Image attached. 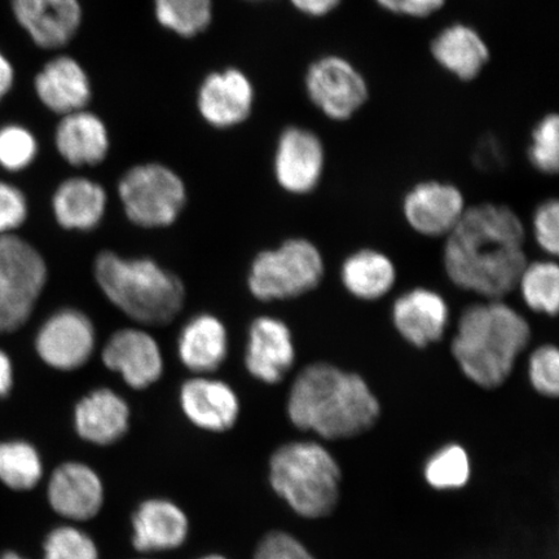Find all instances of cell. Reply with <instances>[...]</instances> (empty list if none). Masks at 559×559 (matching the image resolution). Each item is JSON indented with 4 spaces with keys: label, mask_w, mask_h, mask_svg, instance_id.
Instances as JSON below:
<instances>
[{
    "label": "cell",
    "mask_w": 559,
    "mask_h": 559,
    "mask_svg": "<svg viewBox=\"0 0 559 559\" xmlns=\"http://www.w3.org/2000/svg\"><path fill=\"white\" fill-rule=\"evenodd\" d=\"M515 290L530 311L555 318L559 309V267L555 258L527 262Z\"/></svg>",
    "instance_id": "obj_28"
},
{
    "label": "cell",
    "mask_w": 559,
    "mask_h": 559,
    "mask_svg": "<svg viewBox=\"0 0 559 559\" xmlns=\"http://www.w3.org/2000/svg\"><path fill=\"white\" fill-rule=\"evenodd\" d=\"M533 338L528 320L504 299H481L461 312L451 354L477 386L493 390L512 376Z\"/></svg>",
    "instance_id": "obj_3"
},
{
    "label": "cell",
    "mask_w": 559,
    "mask_h": 559,
    "mask_svg": "<svg viewBox=\"0 0 559 559\" xmlns=\"http://www.w3.org/2000/svg\"><path fill=\"white\" fill-rule=\"evenodd\" d=\"M527 157L531 166L547 177L559 170V118L545 115L531 132Z\"/></svg>",
    "instance_id": "obj_32"
},
{
    "label": "cell",
    "mask_w": 559,
    "mask_h": 559,
    "mask_svg": "<svg viewBox=\"0 0 559 559\" xmlns=\"http://www.w3.org/2000/svg\"><path fill=\"white\" fill-rule=\"evenodd\" d=\"M47 498L56 513L73 521H87L100 512L104 488L99 475L91 467L67 463L52 474Z\"/></svg>",
    "instance_id": "obj_21"
},
{
    "label": "cell",
    "mask_w": 559,
    "mask_h": 559,
    "mask_svg": "<svg viewBox=\"0 0 559 559\" xmlns=\"http://www.w3.org/2000/svg\"><path fill=\"white\" fill-rule=\"evenodd\" d=\"M403 215L416 234L430 239L449 236L466 212L463 191L449 181L424 180L403 199Z\"/></svg>",
    "instance_id": "obj_11"
},
{
    "label": "cell",
    "mask_w": 559,
    "mask_h": 559,
    "mask_svg": "<svg viewBox=\"0 0 559 559\" xmlns=\"http://www.w3.org/2000/svg\"><path fill=\"white\" fill-rule=\"evenodd\" d=\"M288 415L300 430L340 440L372 429L380 418L381 404L360 374L317 361L300 370L293 381Z\"/></svg>",
    "instance_id": "obj_2"
},
{
    "label": "cell",
    "mask_w": 559,
    "mask_h": 559,
    "mask_svg": "<svg viewBox=\"0 0 559 559\" xmlns=\"http://www.w3.org/2000/svg\"><path fill=\"white\" fill-rule=\"evenodd\" d=\"M45 559H99L91 537L74 527H58L45 542Z\"/></svg>",
    "instance_id": "obj_35"
},
{
    "label": "cell",
    "mask_w": 559,
    "mask_h": 559,
    "mask_svg": "<svg viewBox=\"0 0 559 559\" xmlns=\"http://www.w3.org/2000/svg\"><path fill=\"white\" fill-rule=\"evenodd\" d=\"M16 72L9 58L0 50V103L9 95L15 85Z\"/></svg>",
    "instance_id": "obj_42"
},
{
    "label": "cell",
    "mask_w": 559,
    "mask_h": 559,
    "mask_svg": "<svg viewBox=\"0 0 559 559\" xmlns=\"http://www.w3.org/2000/svg\"><path fill=\"white\" fill-rule=\"evenodd\" d=\"M180 405L193 425L215 432L233 428L240 414L239 397L234 389L205 376L193 377L183 383Z\"/></svg>",
    "instance_id": "obj_20"
},
{
    "label": "cell",
    "mask_w": 559,
    "mask_h": 559,
    "mask_svg": "<svg viewBox=\"0 0 559 559\" xmlns=\"http://www.w3.org/2000/svg\"><path fill=\"white\" fill-rule=\"evenodd\" d=\"M248 2H267V0H248Z\"/></svg>",
    "instance_id": "obj_46"
},
{
    "label": "cell",
    "mask_w": 559,
    "mask_h": 559,
    "mask_svg": "<svg viewBox=\"0 0 559 559\" xmlns=\"http://www.w3.org/2000/svg\"><path fill=\"white\" fill-rule=\"evenodd\" d=\"M96 332L85 312L62 309L51 314L35 335V352L46 366L75 370L87 365L95 352Z\"/></svg>",
    "instance_id": "obj_9"
},
{
    "label": "cell",
    "mask_w": 559,
    "mask_h": 559,
    "mask_svg": "<svg viewBox=\"0 0 559 559\" xmlns=\"http://www.w3.org/2000/svg\"><path fill=\"white\" fill-rule=\"evenodd\" d=\"M391 321L401 338L412 347L424 349L442 341L451 321L450 306L438 292L409 289L394 300Z\"/></svg>",
    "instance_id": "obj_14"
},
{
    "label": "cell",
    "mask_w": 559,
    "mask_h": 559,
    "mask_svg": "<svg viewBox=\"0 0 559 559\" xmlns=\"http://www.w3.org/2000/svg\"><path fill=\"white\" fill-rule=\"evenodd\" d=\"M430 55L437 66L461 82H472L491 60V48L474 26L452 23L432 38Z\"/></svg>",
    "instance_id": "obj_19"
},
{
    "label": "cell",
    "mask_w": 559,
    "mask_h": 559,
    "mask_svg": "<svg viewBox=\"0 0 559 559\" xmlns=\"http://www.w3.org/2000/svg\"><path fill=\"white\" fill-rule=\"evenodd\" d=\"M13 365L10 355L0 349V400L9 396L13 386Z\"/></svg>",
    "instance_id": "obj_43"
},
{
    "label": "cell",
    "mask_w": 559,
    "mask_h": 559,
    "mask_svg": "<svg viewBox=\"0 0 559 559\" xmlns=\"http://www.w3.org/2000/svg\"><path fill=\"white\" fill-rule=\"evenodd\" d=\"M47 278V263L37 248L15 234L0 236V297L34 310Z\"/></svg>",
    "instance_id": "obj_16"
},
{
    "label": "cell",
    "mask_w": 559,
    "mask_h": 559,
    "mask_svg": "<svg viewBox=\"0 0 559 559\" xmlns=\"http://www.w3.org/2000/svg\"><path fill=\"white\" fill-rule=\"evenodd\" d=\"M34 93L45 108L62 117L87 109L93 99V85L79 60L58 55L35 75Z\"/></svg>",
    "instance_id": "obj_18"
},
{
    "label": "cell",
    "mask_w": 559,
    "mask_h": 559,
    "mask_svg": "<svg viewBox=\"0 0 559 559\" xmlns=\"http://www.w3.org/2000/svg\"><path fill=\"white\" fill-rule=\"evenodd\" d=\"M55 146L69 165H100L110 148L107 124L88 109L62 116L56 126Z\"/></svg>",
    "instance_id": "obj_22"
},
{
    "label": "cell",
    "mask_w": 559,
    "mask_h": 559,
    "mask_svg": "<svg viewBox=\"0 0 559 559\" xmlns=\"http://www.w3.org/2000/svg\"><path fill=\"white\" fill-rule=\"evenodd\" d=\"M296 355L295 338L283 320L260 317L251 323L245 367L255 380L282 382L295 366Z\"/></svg>",
    "instance_id": "obj_17"
},
{
    "label": "cell",
    "mask_w": 559,
    "mask_h": 559,
    "mask_svg": "<svg viewBox=\"0 0 559 559\" xmlns=\"http://www.w3.org/2000/svg\"><path fill=\"white\" fill-rule=\"evenodd\" d=\"M39 152L37 138L23 124L9 123L0 128V167L20 173L32 166Z\"/></svg>",
    "instance_id": "obj_33"
},
{
    "label": "cell",
    "mask_w": 559,
    "mask_h": 559,
    "mask_svg": "<svg viewBox=\"0 0 559 559\" xmlns=\"http://www.w3.org/2000/svg\"><path fill=\"white\" fill-rule=\"evenodd\" d=\"M528 380L537 394L557 397L559 394V349L554 344L537 346L530 354Z\"/></svg>",
    "instance_id": "obj_34"
},
{
    "label": "cell",
    "mask_w": 559,
    "mask_h": 559,
    "mask_svg": "<svg viewBox=\"0 0 559 559\" xmlns=\"http://www.w3.org/2000/svg\"><path fill=\"white\" fill-rule=\"evenodd\" d=\"M289 3L300 15L311 19H324L340 9L342 0H289Z\"/></svg>",
    "instance_id": "obj_41"
},
{
    "label": "cell",
    "mask_w": 559,
    "mask_h": 559,
    "mask_svg": "<svg viewBox=\"0 0 559 559\" xmlns=\"http://www.w3.org/2000/svg\"><path fill=\"white\" fill-rule=\"evenodd\" d=\"M118 195L129 221L143 228L174 225L187 202L185 181L157 163L132 166L118 183Z\"/></svg>",
    "instance_id": "obj_7"
},
{
    "label": "cell",
    "mask_w": 559,
    "mask_h": 559,
    "mask_svg": "<svg viewBox=\"0 0 559 559\" xmlns=\"http://www.w3.org/2000/svg\"><path fill=\"white\" fill-rule=\"evenodd\" d=\"M157 23L180 38H194L213 23V0H153Z\"/></svg>",
    "instance_id": "obj_29"
},
{
    "label": "cell",
    "mask_w": 559,
    "mask_h": 559,
    "mask_svg": "<svg viewBox=\"0 0 559 559\" xmlns=\"http://www.w3.org/2000/svg\"><path fill=\"white\" fill-rule=\"evenodd\" d=\"M340 277L349 296L362 302H376L394 289L397 270L383 251L362 248L345 258Z\"/></svg>",
    "instance_id": "obj_25"
},
{
    "label": "cell",
    "mask_w": 559,
    "mask_h": 559,
    "mask_svg": "<svg viewBox=\"0 0 559 559\" xmlns=\"http://www.w3.org/2000/svg\"><path fill=\"white\" fill-rule=\"evenodd\" d=\"M255 90L249 75L239 68L215 70L201 82L199 114L215 129L236 128L253 114Z\"/></svg>",
    "instance_id": "obj_12"
},
{
    "label": "cell",
    "mask_w": 559,
    "mask_h": 559,
    "mask_svg": "<svg viewBox=\"0 0 559 559\" xmlns=\"http://www.w3.org/2000/svg\"><path fill=\"white\" fill-rule=\"evenodd\" d=\"M228 332L222 321L210 313L192 318L180 331L178 355L187 369L207 374L219 369L228 356Z\"/></svg>",
    "instance_id": "obj_24"
},
{
    "label": "cell",
    "mask_w": 559,
    "mask_h": 559,
    "mask_svg": "<svg viewBox=\"0 0 559 559\" xmlns=\"http://www.w3.org/2000/svg\"><path fill=\"white\" fill-rule=\"evenodd\" d=\"M44 464L35 447L24 440L0 442V481L15 491H29L39 484Z\"/></svg>",
    "instance_id": "obj_30"
},
{
    "label": "cell",
    "mask_w": 559,
    "mask_h": 559,
    "mask_svg": "<svg viewBox=\"0 0 559 559\" xmlns=\"http://www.w3.org/2000/svg\"><path fill=\"white\" fill-rule=\"evenodd\" d=\"M254 559H314L295 537L272 533L258 547Z\"/></svg>",
    "instance_id": "obj_38"
},
{
    "label": "cell",
    "mask_w": 559,
    "mask_h": 559,
    "mask_svg": "<svg viewBox=\"0 0 559 559\" xmlns=\"http://www.w3.org/2000/svg\"><path fill=\"white\" fill-rule=\"evenodd\" d=\"M305 91L313 107L333 122L352 120L370 95L366 75L337 53L319 56L311 62L305 73Z\"/></svg>",
    "instance_id": "obj_8"
},
{
    "label": "cell",
    "mask_w": 559,
    "mask_h": 559,
    "mask_svg": "<svg viewBox=\"0 0 559 559\" xmlns=\"http://www.w3.org/2000/svg\"><path fill=\"white\" fill-rule=\"evenodd\" d=\"M12 15L41 50H61L81 29L80 0H11Z\"/></svg>",
    "instance_id": "obj_13"
},
{
    "label": "cell",
    "mask_w": 559,
    "mask_h": 559,
    "mask_svg": "<svg viewBox=\"0 0 559 559\" xmlns=\"http://www.w3.org/2000/svg\"><path fill=\"white\" fill-rule=\"evenodd\" d=\"M323 140L304 126H288L277 139L274 174L282 190L295 195L312 193L324 177Z\"/></svg>",
    "instance_id": "obj_10"
},
{
    "label": "cell",
    "mask_w": 559,
    "mask_h": 559,
    "mask_svg": "<svg viewBox=\"0 0 559 559\" xmlns=\"http://www.w3.org/2000/svg\"><path fill=\"white\" fill-rule=\"evenodd\" d=\"M534 240L550 258L559 253V204L556 199L545 200L533 215Z\"/></svg>",
    "instance_id": "obj_36"
},
{
    "label": "cell",
    "mask_w": 559,
    "mask_h": 559,
    "mask_svg": "<svg viewBox=\"0 0 559 559\" xmlns=\"http://www.w3.org/2000/svg\"><path fill=\"white\" fill-rule=\"evenodd\" d=\"M0 559H26L24 557L19 556L17 554H13V551H7L3 556H0Z\"/></svg>",
    "instance_id": "obj_44"
},
{
    "label": "cell",
    "mask_w": 559,
    "mask_h": 559,
    "mask_svg": "<svg viewBox=\"0 0 559 559\" xmlns=\"http://www.w3.org/2000/svg\"><path fill=\"white\" fill-rule=\"evenodd\" d=\"M374 3L394 16L424 20L442 11L447 0H374Z\"/></svg>",
    "instance_id": "obj_39"
},
{
    "label": "cell",
    "mask_w": 559,
    "mask_h": 559,
    "mask_svg": "<svg viewBox=\"0 0 559 559\" xmlns=\"http://www.w3.org/2000/svg\"><path fill=\"white\" fill-rule=\"evenodd\" d=\"M425 478L437 489L464 487L471 478L469 456L459 444L447 445L426 464Z\"/></svg>",
    "instance_id": "obj_31"
},
{
    "label": "cell",
    "mask_w": 559,
    "mask_h": 559,
    "mask_svg": "<svg viewBox=\"0 0 559 559\" xmlns=\"http://www.w3.org/2000/svg\"><path fill=\"white\" fill-rule=\"evenodd\" d=\"M201 559H226V558H223L221 556H207V557H204V558H201Z\"/></svg>",
    "instance_id": "obj_45"
},
{
    "label": "cell",
    "mask_w": 559,
    "mask_h": 559,
    "mask_svg": "<svg viewBox=\"0 0 559 559\" xmlns=\"http://www.w3.org/2000/svg\"><path fill=\"white\" fill-rule=\"evenodd\" d=\"M325 276L320 249L304 237H293L280 247L263 250L250 265L248 286L261 302H274L307 295Z\"/></svg>",
    "instance_id": "obj_6"
},
{
    "label": "cell",
    "mask_w": 559,
    "mask_h": 559,
    "mask_svg": "<svg viewBox=\"0 0 559 559\" xmlns=\"http://www.w3.org/2000/svg\"><path fill=\"white\" fill-rule=\"evenodd\" d=\"M102 360L135 390L151 386L164 373L163 352L157 340L139 328H123L114 333L103 349Z\"/></svg>",
    "instance_id": "obj_15"
},
{
    "label": "cell",
    "mask_w": 559,
    "mask_h": 559,
    "mask_svg": "<svg viewBox=\"0 0 559 559\" xmlns=\"http://www.w3.org/2000/svg\"><path fill=\"white\" fill-rule=\"evenodd\" d=\"M271 485L305 519L330 515L340 500L341 471L324 447L290 443L271 459Z\"/></svg>",
    "instance_id": "obj_5"
},
{
    "label": "cell",
    "mask_w": 559,
    "mask_h": 559,
    "mask_svg": "<svg viewBox=\"0 0 559 559\" xmlns=\"http://www.w3.org/2000/svg\"><path fill=\"white\" fill-rule=\"evenodd\" d=\"M94 275L109 302L139 324H170L183 309L185 284L150 258L129 260L114 251H102L95 260Z\"/></svg>",
    "instance_id": "obj_4"
},
{
    "label": "cell",
    "mask_w": 559,
    "mask_h": 559,
    "mask_svg": "<svg viewBox=\"0 0 559 559\" xmlns=\"http://www.w3.org/2000/svg\"><path fill=\"white\" fill-rule=\"evenodd\" d=\"M32 309L0 297V335L15 333L33 314Z\"/></svg>",
    "instance_id": "obj_40"
},
{
    "label": "cell",
    "mask_w": 559,
    "mask_h": 559,
    "mask_svg": "<svg viewBox=\"0 0 559 559\" xmlns=\"http://www.w3.org/2000/svg\"><path fill=\"white\" fill-rule=\"evenodd\" d=\"M524 248L526 227L514 210L491 202L467 206L445 237V275L456 288L481 299H504L528 262Z\"/></svg>",
    "instance_id": "obj_1"
},
{
    "label": "cell",
    "mask_w": 559,
    "mask_h": 559,
    "mask_svg": "<svg viewBox=\"0 0 559 559\" xmlns=\"http://www.w3.org/2000/svg\"><path fill=\"white\" fill-rule=\"evenodd\" d=\"M130 409L120 395L109 389H97L75 405V429L90 443L108 445L121 439L129 429Z\"/></svg>",
    "instance_id": "obj_23"
},
{
    "label": "cell",
    "mask_w": 559,
    "mask_h": 559,
    "mask_svg": "<svg viewBox=\"0 0 559 559\" xmlns=\"http://www.w3.org/2000/svg\"><path fill=\"white\" fill-rule=\"evenodd\" d=\"M108 194L96 181L74 177L58 187L52 198L56 222L69 230L95 229L107 210Z\"/></svg>",
    "instance_id": "obj_26"
},
{
    "label": "cell",
    "mask_w": 559,
    "mask_h": 559,
    "mask_svg": "<svg viewBox=\"0 0 559 559\" xmlns=\"http://www.w3.org/2000/svg\"><path fill=\"white\" fill-rule=\"evenodd\" d=\"M132 543L139 551L171 550L187 539L188 519L183 510L166 500H148L139 507Z\"/></svg>",
    "instance_id": "obj_27"
},
{
    "label": "cell",
    "mask_w": 559,
    "mask_h": 559,
    "mask_svg": "<svg viewBox=\"0 0 559 559\" xmlns=\"http://www.w3.org/2000/svg\"><path fill=\"white\" fill-rule=\"evenodd\" d=\"M29 214L26 195L16 186L0 180V236L15 234Z\"/></svg>",
    "instance_id": "obj_37"
}]
</instances>
